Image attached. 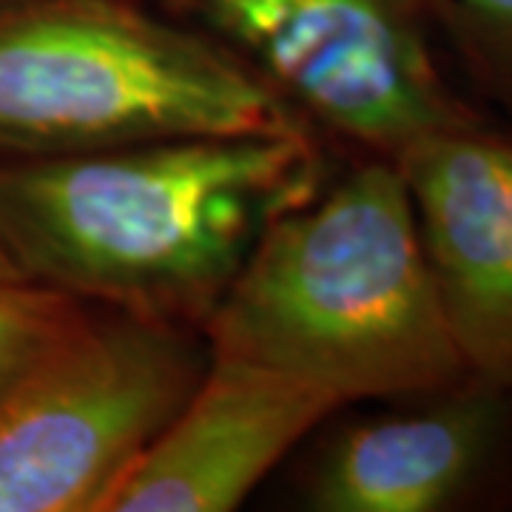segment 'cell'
Here are the masks:
<instances>
[{"label": "cell", "mask_w": 512, "mask_h": 512, "mask_svg": "<svg viewBox=\"0 0 512 512\" xmlns=\"http://www.w3.org/2000/svg\"><path fill=\"white\" fill-rule=\"evenodd\" d=\"M308 131L0 160L18 276L109 311L202 328L268 222L319 191Z\"/></svg>", "instance_id": "1"}, {"label": "cell", "mask_w": 512, "mask_h": 512, "mask_svg": "<svg viewBox=\"0 0 512 512\" xmlns=\"http://www.w3.org/2000/svg\"><path fill=\"white\" fill-rule=\"evenodd\" d=\"M202 330L211 356L285 373L339 404L419 396L467 370L407 180L382 157L268 222Z\"/></svg>", "instance_id": "2"}, {"label": "cell", "mask_w": 512, "mask_h": 512, "mask_svg": "<svg viewBox=\"0 0 512 512\" xmlns=\"http://www.w3.org/2000/svg\"><path fill=\"white\" fill-rule=\"evenodd\" d=\"M296 131L245 60L140 0H0V160Z\"/></svg>", "instance_id": "3"}, {"label": "cell", "mask_w": 512, "mask_h": 512, "mask_svg": "<svg viewBox=\"0 0 512 512\" xmlns=\"http://www.w3.org/2000/svg\"><path fill=\"white\" fill-rule=\"evenodd\" d=\"M191 328L89 313L0 396V512H103L200 382Z\"/></svg>", "instance_id": "4"}, {"label": "cell", "mask_w": 512, "mask_h": 512, "mask_svg": "<svg viewBox=\"0 0 512 512\" xmlns=\"http://www.w3.org/2000/svg\"><path fill=\"white\" fill-rule=\"evenodd\" d=\"M271 83L305 120L399 160L467 120L441 83L424 0H160Z\"/></svg>", "instance_id": "5"}, {"label": "cell", "mask_w": 512, "mask_h": 512, "mask_svg": "<svg viewBox=\"0 0 512 512\" xmlns=\"http://www.w3.org/2000/svg\"><path fill=\"white\" fill-rule=\"evenodd\" d=\"M396 165L461 362L512 387V143L464 123L424 137Z\"/></svg>", "instance_id": "6"}, {"label": "cell", "mask_w": 512, "mask_h": 512, "mask_svg": "<svg viewBox=\"0 0 512 512\" xmlns=\"http://www.w3.org/2000/svg\"><path fill=\"white\" fill-rule=\"evenodd\" d=\"M330 393L211 356L191 396L137 458L103 512H231L339 410Z\"/></svg>", "instance_id": "7"}, {"label": "cell", "mask_w": 512, "mask_h": 512, "mask_svg": "<svg viewBox=\"0 0 512 512\" xmlns=\"http://www.w3.org/2000/svg\"><path fill=\"white\" fill-rule=\"evenodd\" d=\"M493 433L490 404L458 399L345 430L316 458L305 507L316 512H433L476 473Z\"/></svg>", "instance_id": "8"}, {"label": "cell", "mask_w": 512, "mask_h": 512, "mask_svg": "<svg viewBox=\"0 0 512 512\" xmlns=\"http://www.w3.org/2000/svg\"><path fill=\"white\" fill-rule=\"evenodd\" d=\"M89 313V302L57 288L0 279V396Z\"/></svg>", "instance_id": "9"}, {"label": "cell", "mask_w": 512, "mask_h": 512, "mask_svg": "<svg viewBox=\"0 0 512 512\" xmlns=\"http://www.w3.org/2000/svg\"><path fill=\"white\" fill-rule=\"evenodd\" d=\"M461 18L495 55L512 63V0H456Z\"/></svg>", "instance_id": "10"}, {"label": "cell", "mask_w": 512, "mask_h": 512, "mask_svg": "<svg viewBox=\"0 0 512 512\" xmlns=\"http://www.w3.org/2000/svg\"><path fill=\"white\" fill-rule=\"evenodd\" d=\"M0 279H23V276H18V271L12 268V262L6 259L3 251H0Z\"/></svg>", "instance_id": "11"}]
</instances>
